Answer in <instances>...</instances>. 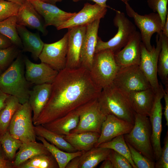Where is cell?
Returning a JSON list of instances; mask_svg holds the SVG:
<instances>
[{
    "label": "cell",
    "mask_w": 168,
    "mask_h": 168,
    "mask_svg": "<svg viewBox=\"0 0 168 168\" xmlns=\"http://www.w3.org/2000/svg\"><path fill=\"white\" fill-rule=\"evenodd\" d=\"M116 11L114 24L117 27L115 35L106 42L102 41L98 36L95 53L103 50L109 49L115 54L127 44L137 31L135 26L125 16L124 13Z\"/></svg>",
    "instance_id": "obj_6"
},
{
    "label": "cell",
    "mask_w": 168,
    "mask_h": 168,
    "mask_svg": "<svg viewBox=\"0 0 168 168\" xmlns=\"http://www.w3.org/2000/svg\"><path fill=\"white\" fill-rule=\"evenodd\" d=\"M28 0L44 18L46 27L53 26L57 29L63 23L70 19L76 13L65 12L55 5L40 0Z\"/></svg>",
    "instance_id": "obj_15"
},
{
    "label": "cell",
    "mask_w": 168,
    "mask_h": 168,
    "mask_svg": "<svg viewBox=\"0 0 168 168\" xmlns=\"http://www.w3.org/2000/svg\"><path fill=\"white\" fill-rule=\"evenodd\" d=\"M21 5L15 3L0 0V22L17 14Z\"/></svg>",
    "instance_id": "obj_39"
},
{
    "label": "cell",
    "mask_w": 168,
    "mask_h": 168,
    "mask_svg": "<svg viewBox=\"0 0 168 168\" xmlns=\"http://www.w3.org/2000/svg\"><path fill=\"white\" fill-rule=\"evenodd\" d=\"M24 61L26 69L25 76L30 84H51L58 72L45 63H34L26 57L24 58Z\"/></svg>",
    "instance_id": "obj_16"
},
{
    "label": "cell",
    "mask_w": 168,
    "mask_h": 168,
    "mask_svg": "<svg viewBox=\"0 0 168 168\" xmlns=\"http://www.w3.org/2000/svg\"><path fill=\"white\" fill-rule=\"evenodd\" d=\"M2 70L0 68V75L2 73Z\"/></svg>",
    "instance_id": "obj_53"
},
{
    "label": "cell",
    "mask_w": 168,
    "mask_h": 168,
    "mask_svg": "<svg viewBox=\"0 0 168 168\" xmlns=\"http://www.w3.org/2000/svg\"><path fill=\"white\" fill-rule=\"evenodd\" d=\"M86 29V26H77L68 28L66 68H76L81 67V52Z\"/></svg>",
    "instance_id": "obj_17"
},
{
    "label": "cell",
    "mask_w": 168,
    "mask_h": 168,
    "mask_svg": "<svg viewBox=\"0 0 168 168\" xmlns=\"http://www.w3.org/2000/svg\"><path fill=\"white\" fill-rule=\"evenodd\" d=\"M108 159L111 161L113 168H133L126 158L112 149H111Z\"/></svg>",
    "instance_id": "obj_41"
},
{
    "label": "cell",
    "mask_w": 168,
    "mask_h": 168,
    "mask_svg": "<svg viewBox=\"0 0 168 168\" xmlns=\"http://www.w3.org/2000/svg\"><path fill=\"white\" fill-rule=\"evenodd\" d=\"M49 83L35 85L30 90L28 100L33 112V123L37 119L47 103L51 91Z\"/></svg>",
    "instance_id": "obj_23"
},
{
    "label": "cell",
    "mask_w": 168,
    "mask_h": 168,
    "mask_svg": "<svg viewBox=\"0 0 168 168\" xmlns=\"http://www.w3.org/2000/svg\"><path fill=\"white\" fill-rule=\"evenodd\" d=\"M124 135H119L110 141L102 143L98 147L108 148L116 151L126 158L133 168H136L132 159L130 151Z\"/></svg>",
    "instance_id": "obj_34"
},
{
    "label": "cell",
    "mask_w": 168,
    "mask_h": 168,
    "mask_svg": "<svg viewBox=\"0 0 168 168\" xmlns=\"http://www.w3.org/2000/svg\"><path fill=\"white\" fill-rule=\"evenodd\" d=\"M164 146L162 148L161 156L155 161V168H168V131L164 139Z\"/></svg>",
    "instance_id": "obj_42"
},
{
    "label": "cell",
    "mask_w": 168,
    "mask_h": 168,
    "mask_svg": "<svg viewBox=\"0 0 168 168\" xmlns=\"http://www.w3.org/2000/svg\"><path fill=\"white\" fill-rule=\"evenodd\" d=\"M141 43L140 33L137 31L123 49L114 54L115 61L119 68L139 65L141 58Z\"/></svg>",
    "instance_id": "obj_18"
},
{
    "label": "cell",
    "mask_w": 168,
    "mask_h": 168,
    "mask_svg": "<svg viewBox=\"0 0 168 168\" xmlns=\"http://www.w3.org/2000/svg\"><path fill=\"white\" fill-rule=\"evenodd\" d=\"M43 2L55 5L57 2H62L63 0H40Z\"/></svg>",
    "instance_id": "obj_51"
},
{
    "label": "cell",
    "mask_w": 168,
    "mask_h": 168,
    "mask_svg": "<svg viewBox=\"0 0 168 168\" xmlns=\"http://www.w3.org/2000/svg\"><path fill=\"white\" fill-rule=\"evenodd\" d=\"M16 16H11L0 22V33L8 38L12 44L20 49L22 44L17 32Z\"/></svg>",
    "instance_id": "obj_33"
},
{
    "label": "cell",
    "mask_w": 168,
    "mask_h": 168,
    "mask_svg": "<svg viewBox=\"0 0 168 168\" xmlns=\"http://www.w3.org/2000/svg\"><path fill=\"white\" fill-rule=\"evenodd\" d=\"M113 83L127 94L151 87L139 66L134 65L119 68Z\"/></svg>",
    "instance_id": "obj_10"
},
{
    "label": "cell",
    "mask_w": 168,
    "mask_h": 168,
    "mask_svg": "<svg viewBox=\"0 0 168 168\" xmlns=\"http://www.w3.org/2000/svg\"><path fill=\"white\" fill-rule=\"evenodd\" d=\"M24 58L21 53L0 75V90L14 96L21 104L28 102L31 84L25 76Z\"/></svg>",
    "instance_id": "obj_2"
},
{
    "label": "cell",
    "mask_w": 168,
    "mask_h": 168,
    "mask_svg": "<svg viewBox=\"0 0 168 168\" xmlns=\"http://www.w3.org/2000/svg\"><path fill=\"white\" fill-rule=\"evenodd\" d=\"M58 166L56 160L51 154L35 156L21 165L20 168H56ZM59 168V167H58Z\"/></svg>",
    "instance_id": "obj_35"
},
{
    "label": "cell",
    "mask_w": 168,
    "mask_h": 168,
    "mask_svg": "<svg viewBox=\"0 0 168 168\" xmlns=\"http://www.w3.org/2000/svg\"><path fill=\"white\" fill-rule=\"evenodd\" d=\"M161 42L157 65V74L168 91V37L161 31L158 33Z\"/></svg>",
    "instance_id": "obj_30"
},
{
    "label": "cell",
    "mask_w": 168,
    "mask_h": 168,
    "mask_svg": "<svg viewBox=\"0 0 168 168\" xmlns=\"http://www.w3.org/2000/svg\"><path fill=\"white\" fill-rule=\"evenodd\" d=\"M7 1L12 2L20 5H22L26 1V0H6Z\"/></svg>",
    "instance_id": "obj_52"
},
{
    "label": "cell",
    "mask_w": 168,
    "mask_h": 168,
    "mask_svg": "<svg viewBox=\"0 0 168 168\" xmlns=\"http://www.w3.org/2000/svg\"><path fill=\"white\" fill-rule=\"evenodd\" d=\"M79 116L75 110L50 122L41 125L47 129L57 134L67 135L77 126Z\"/></svg>",
    "instance_id": "obj_25"
},
{
    "label": "cell",
    "mask_w": 168,
    "mask_h": 168,
    "mask_svg": "<svg viewBox=\"0 0 168 168\" xmlns=\"http://www.w3.org/2000/svg\"><path fill=\"white\" fill-rule=\"evenodd\" d=\"M0 143L7 157L10 160L15 156L17 150L19 148L22 143L14 138L8 129L1 135Z\"/></svg>",
    "instance_id": "obj_36"
},
{
    "label": "cell",
    "mask_w": 168,
    "mask_h": 168,
    "mask_svg": "<svg viewBox=\"0 0 168 168\" xmlns=\"http://www.w3.org/2000/svg\"><path fill=\"white\" fill-rule=\"evenodd\" d=\"M107 7L95 3L84 4L83 8L70 19L63 23L57 29L80 26H86L95 21L103 18L106 13Z\"/></svg>",
    "instance_id": "obj_14"
},
{
    "label": "cell",
    "mask_w": 168,
    "mask_h": 168,
    "mask_svg": "<svg viewBox=\"0 0 168 168\" xmlns=\"http://www.w3.org/2000/svg\"><path fill=\"white\" fill-rule=\"evenodd\" d=\"M168 2V0H147V1L149 7L154 12H156L160 16L162 27L166 21L168 13L167 9Z\"/></svg>",
    "instance_id": "obj_40"
},
{
    "label": "cell",
    "mask_w": 168,
    "mask_h": 168,
    "mask_svg": "<svg viewBox=\"0 0 168 168\" xmlns=\"http://www.w3.org/2000/svg\"><path fill=\"white\" fill-rule=\"evenodd\" d=\"M164 91V89L160 84L159 89L155 93L154 103L149 117L152 131L151 143L156 161L160 158L162 150L161 137L162 131L163 106L161 100L163 97Z\"/></svg>",
    "instance_id": "obj_13"
},
{
    "label": "cell",
    "mask_w": 168,
    "mask_h": 168,
    "mask_svg": "<svg viewBox=\"0 0 168 168\" xmlns=\"http://www.w3.org/2000/svg\"><path fill=\"white\" fill-rule=\"evenodd\" d=\"M16 28L22 42V51L30 53L33 58L37 60L44 44L39 34L30 32L23 26L17 24Z\"/></svg>",
    "instance_id": "obj_24"
},
{
    "label": "cell",
    "mask_w": 168,
    "mask_h": 168,
    "mask_svg": "<svg viewBox=\"0 0 168 168\" xmlns=\"http://www.w3.org/2000/svg\"><path fill=\"white\" fill-rule=\"evenodd\" d=\"M20 103L15 97L8 95L5 106L0 113V134L8 129L12 117Z\"/></svg>",
    "instance_id": "obj_32"
},
{
    "label": "cell",
    "mask_w": 168,
    "mask_h": 168,
    "mask_svg": "<svg viewBox=\"0 0 168 168\" xmlns=\"http://www.w3.org/2000/svg\"><path fill=\"white\" fill-rule=\"evenodd\" d=\"M17 24L36 29L46 35L48 32L42 17L28 0L20 6L17 14Z\"/></svg>",
    "instance_id": "obj_21"
},
{
    "label": "cell",
    "mask_w": 168,
    "mask_h": 168,
    "mask_svg": "<svg viewBox=\"0 0 168 168\" xmlns=\"http://www.w3.org/2000/svg\"><path fill=\"white\" fill-rule=\"evenodd\" d=\"M128 95L135 112L149 117L155 97V93L152 88L132 91Z\"/></svg>",
    "instance_id": "obj_22"
},
{
    "label": "cell",
    "mask_w": 168,
    "mask_h": 168,
    "mask_svg": "<svg viewBox=\"0 0 168 168\" xmlns=\"http://www.w3.org/2000/svg\"><path fill=\"white\" fill-rule=\"evenodd\" d=\"M161 31L165 35L168 37V13L166 21L162 27Z\"/></svg>",
    "instance_id": "obj_49"
},
{
    "label": "cell",
    "mask_w": 168,
    "mask_h": 168,
    "mask_svg": "<svg viewBox=\"0 0 168 168\" xmlns=\"http://www.w3.org/2000/svg\"><path fill=\"white\" fill-rule=\"evenodd\" d=\"M156 46L151 51L147 49L142 43L141 44V58L139 68L155 93L159 89L157 78L158 57L161 49V42L158 33L156 36Z\"/></svg>",
    "instance_id": "obj_11"
},
{
    "label": "cell",
    "mask_w": 168,
    "mask_h": 168,
    "mask_svg": "<svg viewBox=\"0 0 168 168\" xmlns=\"http://www.w3.org/2000/svg\"><path fill=\"white\" fill-rule=\"evenodd\" d=\"M82 0H72L73 2H77ZM91 0L94 2H95L96 3H97L99 5L104 7H109V6H108L106 4V2L107 0ZM121 1L123 2L125 4L127 2H128L130 0H120Z\"/></svg>",
    "instance_id": "obj_47"
},
{
    "label": "cell",
    "mask_w": 168,
    "mask_h": 168,
    "mask_svg": "<svg viewBox=\"0 0 168 168\" xmlns=\"http://www.w3.org/2000/svg\"><path fill=\"white\" fill-rule=\"evenodd\" d=\"M13 44L7 37L0 33V49L9 47Z\"/></svg>",
    "instance_id": "obj_43"
},
{
    "label": "cell",
    "mask_w": 168,
    "mask_h": 168,
    "mask_svg": "<svg viewBox=\"0 0 168 168\" xmlns=\"http://www.w3.org/2000/svg\"><path fill=\"white\" fill-rule=\"evenodd\" d=\"M125 4L127 14L133 18L135 25L140 31L142 43L147 50L151 51L153 48L151 43L153 35L160 33L162 30L160 16L155 12L140 15L134 11L128 2Z\"/></svg>",
    "instance_id": "obj_9"
},
{
    "label": "cell",
    "mask_w": 168,
    "mask_h": 168,
    "mask_svg": "<svg viewBox=\"0 0 168 168\" xmlns=\"http://www.w3.org/2000/svg\"><path fill=\"white\" fill-rule=\"evenodd\" d=\"M163 98L165 100V106L164 114L166 120V125L168 126V91L164 90V95Z\"/></svg>",
    "instance_id": "obj_45"
},
{
    "label": "cell",
    "mask_w": 168,
    "mask_h": 168,
    "mask_svg": "<svg viewBox=\"0 0 168 168\" xmlns=\"http://www.w3.org/2000/svg\"><path fill=\"white\" fill-rule=\"evenodd\" d=\"M15 155L14 165L17 167L35 156L51 154L42 143L35 141L22 143Z\"/></svg>",
    "instance_id": "obj_27"
},
{
    "label": "cell",
    "mask_w": 168,
    "mask_h": 168,
    "mask_svg": "<svg viewBox=\"0 0 168 168\" xmlns=\"http://www.w3.org/2000/svg\"><path fill=\"white\" fill-rule=\"evenodd\" d=\"M36 139L41 141L48 150L54 156L59 168H65L68 163L73 158L81 156L85 151H77L69 152L63 151L47 141L44 138L36 136Z\"/></svg>",
    "instance_id": "obj_31"
},
{
    "label": "cell",
    "mask_w": 168,
    "mask_h": 168,
    "mask_svg": "<svg viewBox=\"0 0 168 168\" xmlns=\"http://www.w3.org/2000/svg\"><path fill=\"white\" fill-rule=\"evenodd\" d=\"M100 21V19L96 20L86 26L82 42L80 58L81 66L89 70L95 54Z\"/></svg>",
    "instance_id": "obj_20"
},
{
    "label": "cell",
    "mask_w": 168,
    "mask_h": 168,
    "mask_svg": "<svg viewBox=\"0 0 168 168\" xmlns=\"http://www.w3.org/2000/svg\"><path fill=\"white\" fill-rule=\"evenodd\" d=\"M20 53V49L14 44L0 49V68L2 71L6 70Z\"/></svg>",
    "instance_id": "obj_37"
},
{
    "label": "cell",
    "mask_w": 168,
    "mask_h": 168,
    "mask_svg": "<svg viewBox=\"0 0 168 168\" xmlns=\"http://www.w3.org/2000/svg\"><path fill=\"white\" fill-rule=\"evenodd\" d=\"M68 32L60 40L50 44L44 43L39 58L54 69L59 71L66 68L68 52Z\"/></svg>",
    "instance_id": "obj_12"
},
{
    "label": "cell",
    "mask_w": 168,
    "mask_h": 168,
    "mask_svg": "<svg viewBox=\"0 0 168 168\" xmlns=\"http://www.w3.org/2000/svg\"><path fill=\"white\" fill-rule=\"evenodd\" d=\"M126 143L130 151L132 161L136 168H155V162L151 161L128 143L126 142Z\"/></svg>",
    "instance_id": "obj_38"
},
{
    "label": "cell",
    "mask_w": 168,
    "mask_h": 168,
    "mask_svg": "<svg viewBox=\"0 0 168 168\" xmlns=\"http://www.w3.org/2000/svg\"><path fill=\"white\" fill-rule=\"evenodd\" d=\"M97 99L102 110L106 115L113 114L134 125L136 113L128 95L113 83L102 89Z\"/></svg>",
    "instance_id": "obj_3"
},
{
    "label": "cell",
    "mask_w": 168,
    "mask_h": 168,
    "mask_svg": "<svg viewBox=\"0 0 168 168\" xmlns=\"http://www.w3.org/2000/svg\"><path fill=\"white\" fill-rule=\"evenodd\" d=\"M133 125L113 114L107 115L102 124L99 137L94 147H98L101 143L110 141L118 136L128 133Z\"/></svg>",
    "instance_id": "obj_19"
},
{
    "label": "cell",
    "mask_w": 168,
    "mask_h": 168,
    "mask_svg": "<svg viewBox=\"0 0 168 168\" xmlns=\"http://www.w3.org/2000/svg\"><path fill=\"white\" fill-rule=\"evenodd\" d=\"M8 95L0 90V113L5 106Z\"/></svg>",
    "instance_id": "obj_46"
},
{
    "label": "cell",
    "mask_w": 168,
    "mask_h": 168,
    "mask_svg": "<svg viewBox=\"0 0 168 168\" xmlns=\"http://www.w3.org/2000/svg\"><path fill=\"white\" fill-rule=\"evenodd\" d=\"M80 156L75 157L71 159L67 164L65 168H79Z\"/></svg>",
    "instance_id": "obj_44"
},
{
    "label": "cell",
    "mask_w": 168,
    "mask_h": 168,
    "mask_svg": "<svg viewBox=\"0 0 168 168\" xmlns=\"http://www.w3.org/2000/svg\"><path fill=\"white\" fill-rule=\"evenodd\" d=\"M97 98L76 110L79 116V121L77 126L70 133L92 132L100 134L102 124L107 115L102 110Z\"/></svg>",
    "instance_id": "obj_8"
},
{
    "label": "cell",
    "mask_w": 168,
    "mask_h": 168,
    "mask_svg": "<svg viewBox=\"0 0 168 168\" xmlns=\"http://www.w3.org/2000/svg\"><path fill=\"white\" fill-rule=\"evenodd\" d=\"M100 134L92 132L70 133L64 139L77 151H86L95 147Z\"/></svg>",
    "instance_id": "obj_26"
},
{
    "label": "cell",
    "mask_w": 168,
    "mask_h": 168,
    "mask_svg": "<svg viewBox=\"0 0 168 168\" xmlns=\"http://www.w3.org/2000/svg\"><path fill=\"white\" fill-rule=\"evenodd\" d=\"M111 149L94 147L85 151L80 156L79 168H94L101 162L108 159Z\"/></svg>",
    "instance_id": "obj_28"
},
{
    "label": "cell",
    "mask_w": 168,
    "mask_h": 168,
    "mask_svg": "<svg viewBox=\"0 0 168 168\" xmlns=\"http://www.w3.org/2000/svg\"><path fill=\"white\" fill-rule=\"evenodd\" d=\"M32 112L28 101L20 104L12 117L8 128L11 134L22 143L36 141Z\"/></svg>",
    "instance_id": "obj_7"
},
{
    "label": "cell",
    "mask_w": 168,
    "mask_h": 168,
    "mask_svg": "<svg viewBox=\"0 0 168 168\" xmlns=\"http://www.w3.org/2000/svg\"><path fill=\"white\" fill-rule=\"evenodd\" d=\"M100 168H113L112 164L110 160L107 159L102 161Z\"/></svg>",
    "instance_id": "obj_48"
},
{
    "label": "cell",
    "mask_w": 168,
    "mask_h": 168,
    "mask_svg": "<svg viewBox=\"0 0 168 168\" xmlns=\"http://www.w3.org/2000/svg\"><path fill=\"white\" fill-rule=\"evenodd\" d=\"M119 69L114 53L106 49L95 54L89 71L94 82L102 90L113 83Z\"/></svg>",
    "instance_id": "obj_5"
},
{
    "label": "cell",
    "mask_w": 168,
    "mask_h": 168,
    "mask_svg": "<svg viewBox=\"0 0 168 168\" xmlns=\"http://www.w3.org/2000/svg\"><path fill=\"white\" fill-rule=\"evenodd\" d=\"M9 167L8 161L0 159V168H7Z\"/></svg>",
    "instance_id": "obj_50"
},
{
    "label": "cell",
    "mask_w": 168,
    "mask_h": 168,
    "mask_svg": "<svg viewBox=\"0 0 168 168\" xmlns=\"http://www.w3.org/2000/svg\"><path fill=\"white\" fill-rule=\"evenodd\" d=\"M34 128L36 136L44 138L61 150L69 152L77 151L64 139L65 135L53 132L41 125H34Z\"/></svg>",
    "instance_id": "obj_29"
},
{
    "label": "cell",
    "mask_w": 168,
    "mask_h": 168,
    "mask_svg": "<svg viewBox=\"0 0 168 168\" xmlns=\"http://www.w3.org/2000/svg\"><path fill=\"white\" fill-rule=\"evenodd\" d=\"M51 85L49 98L34 125L50 122L76 110L97 99L102 90L94 82L89 70L81 67H66L59 71Z\"/></svg>",
    "instance_id": "obj_1"
},
{
    "label": "cell",
    "mask_w": 168,
    "mask_h": 168,
    "mask_svg": "<svg viewBox=\"0 0 168 168\" xmlns=\"http://www.w3.org/2000/svg\"><path fill=\"white\" fill-rule=\"evenodd\" d=\"M152 133L148 117L136 113L132 129L124 136L126 142L149 159L155 162L151 143Z\"/></svg>",
    "instance_id": "obj_4"
}]
</instances>
